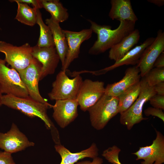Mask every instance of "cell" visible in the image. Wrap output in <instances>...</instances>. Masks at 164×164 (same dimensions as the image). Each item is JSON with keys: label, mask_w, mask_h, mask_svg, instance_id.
<instances>
[{"label": "cell", "mask_w": 164, "mask_h": 164, "mask_svg": "<svg viewBox=\"0 0 164 164\" xmlns=\"http://www.w3.org/2000/svg\"><path fill=\"white\" fill-rule=\"evenodd\" d=\"M2 103L18 110L30 118L38 117L44 123L46 128L51 130L53 139L56 144L60 143L59 133L47 114V109L52 108L48 105L36 101L31 98H22L8 94L2 95Z\"/></svg>", "instance_id": "6da1fadb"}, {"label": "cell", "mask_w": 164, "mask_h": 164, "mask_svg": "<svg viewBox=\"0 0 164 164\" xmlns=\"http://www.w3.org/2000/svg\"><path fill=\"white\" fill-rule=\"evenodd\" d=\"M90 29L95 33L97 39L88 53L97 55L105 52L120 42L135 29V23L129 21H121L118 27L112 29L109 25H100L90 19Z\"/></svg>", "instance_id": "7a4b0ae2"}, {"label": "cell", "mask_w": 164, "mask_h": 164, "mask_svg": "<svg viewBox=\"0 0 164 164\" xmlns=\"http://www.w3.org/2000/svg\"><path fill=\"white\" fill-rule=\"evenodd\" d=\"M87 111L92 126L97 130L102 129L119 113L118 97L104 94Z\"/></svg>", "instance_id": "3957f363"}, {"label": "cell", "mask_w": 164, "mask_h": 164, "mask_svg": "<svg viewBox=\"0 0 164 164\" xmlns=\"http://www.w3.org/2000/svg\"><path fill=\"white\" fill-rule=\"evenodd\" d=\"M140 81L141 88L138 98L128 109L120 114L121 124L126 126L128 130L135 125L148 119L143 117V107L145 104L156 94L153 87L149 86L144 77Z\"/></svg>", "instance_id": "277c9868"}, {"label": "cell", "mask_w": 164, "mask_h": 164, "mask_svg": "<svg viewBox=\"0 0 164 164\" xmlns=\"http://www.w3.org/2000/svg\"><path fill=\"white\" fill-rule=\"evenodd\" d=\"M32 48L28 43L18 46L0 41V52L5 54L6 62L18 73L26 68L33 60Z\"/></svg>", "instance_id": "5b68a950"}, {"label": "cell", "mask_w": 164, "mask_h": 164, "mask_svg": "<svg viewBox=\"0 0 164 164\" xmlns=\"http://www.w3.org/2000/svg\"><path fill=\"white\" fill-rule=\"evenodd\" d=\"M83 81L82 77L79 75L70 79L66 72L61 70L57 74L53 83L52 88L48 94V96L51 100L76 99Z\"/></svg>", "instance_id": "8992f818"}, {"label": "cell", "mask_w": 164, "mask_h": 164, "mask_svg": "<svg viewBox=\"0 0 164 164\" xmlns=\"http://www.w3.org/2000/svg\"><path fill=\"white\" fill-rule=\"evenodd\" d=\"M6 63L4 59H0V90L2 93L20 97H29L18 72L7 67Z\"/></svg>", "instance_id": "52a82bcc"}, {"label": "cell", "mask_w": 164, "mask_h": 164, "mask_svg": "<svg viewBox=\"0 0 164 164\" xmlns=\"http://www.w3.org/2000/svg\"><path fill=\"white\" fill-rule=\"evenodd\" d=\"M105 90L102 81L89 79L83 80L76 98L81 110L84 112L87 111L104 94Z\"/></svg>", "instance_id": "ba28073f"}, {"label": "cell", "mask_w": 164, "mask_h": 164, "mask_svg": "<svg viewBox=\"0 0 164 164\" xmlns=\"http://www.w3.org/2000/svg\"><path fill=\"white\" fill-rule=\"evenodd\" d=\"M42 68L41 64L36 59L25 69L19 72L20 78L28 91L29 97L42 103L50 105L41 95L39 82Z\"/></svg>", "instance_id": "9c48e42d"}, {"label": "cell", "mask_w": 164, "mask_h": 164, "mask_svg": "<svg viewBox=\"0 0 164 164\" xmlns=\"http://www.w3.org/2000/svg\"><path fill=\"white\" fill-rule=\"evenodd\" d=\"M34 145V143L29 141L14 123L6 133L0 132V149L5 152L12 154Z\"/></svg>", "instance_id": "30bf717a"}, {"label": "cell", "mask_w": 164, "mask_h": 164, "mask_svg": "<svg viewBox=\"0 0 164 164\" xmlns=\"http://www.w3.org/2000/svg\"><path fill=\"white\" fill-rule=\"evenodd\" d=\"M164 50V32L159 30L155 40L145 49L136 65L139 69L141 77H144L153 68L155 60Z\"/></svg>", "instance_id": "8fae6325"}, {"label": "cell", "mask_w": 164, "mask_h": 164, "mask_svg": "<svg viewBox=\"0 0 164 164\" xmlns=\"http://www.w3.org/2000/svg\"><path fill=\"white\" fill-rule=\"evenodd\" d=\"M156 136L149 146L140 147L132 154L137 156L136 160L143 159L141 164H162L164 163V136L155 129Z\"/></svg>", "instance_id": "7c38bea8"}, {"label": "cell", "mask_w": 164, "mask_h": 164, "mask_svg": "<svg viewBox=\"0 0 164 164\" xmlns=\"http://www.w3.org/2000/svg\"><path fill=\"white\" fill-rule=\"evenodd\" d=\"M33 57L42 65L40 80L49 75L53 74L60 61L55 47H32Z\"/></svg>", "instance_id": "4fadbf2b"}, {"label": "cell", "mask_w": 164, "mask_h": 164, "mask_svg": "<svg viewBox=\"0 0 164 164\" xmlns=\"http://www.w3.org/2000/svg\"><path fill=\"white\" fill-rule=\"evenodd\" d=\"M66 37L68 50L64 65L62 70L66 72L71 63L79 57L81 44L90 39L93 32L90 28L83 29L79 32L62 29Z\"/></svg>", "instance_id": "5bb4252c"}, {"label": "cell", "mask_w": 164, "mask_h": 164, "mask_svg": "<svg viewBox=\"0 0 164 164\" xmlns=\"http://www.w3.org/2000/svg\"><path fill=\"white\" fill-rule=\"evenodd\" d=\"M78 105L76 99L56 101L52 107L53 117L60 127H66L77 117Z\"/></svg>", "instance_id": "9a60e30c"}, {"label": "cell", "mask_w": 164, "mask_h": 164, "mask_svg": "<svg viewBox=\"0 0 164 164\" xmlns=\"http://www.w3.org/2000/svg\"><path fill=\"white\" fill-rule=\"evenodd\" d=\"M152 37L147 39L140 45L132 49L120 60L115 61L112 65L104 69L95 71L85 70V73H90L95 75L104 74L108 71L124 65H136L145 49L154 41Z\"/></svg>", "instance_id": "2e32d148"}, {"label": "cell", "mask_w": 164, "mask_h": 164, "mask_svg": "<svg viewBox=\"0 0 164 164\" xmlns=\"http://www.w3.org/2000/svg\"><path fill=\"white\" fill-rule=\"evenodd\" d=\"M140 71L136 65L126 69L123 78L118 82L108 84L105 87L104 94L108 96L118 97L130 87L139 82Z\"/></svg>", "instance_id": "e0dca14e"}, {"label": "cell", "mask_w": 164, "mask_h": 164, "mask_svg": "<svg viewBox=\"0 0 164 164\" xmlns=\"http://www.w3.org/2000/svg\"><path fill=\"white\" fill-rule=\"evenodd\" d=\"M54 147L61 158L60 164H74L80 159L87 157L93 159L98 155V149L94 143L88 149L76 153L71 152L61 144L55 145Z\"/></svg>", "instance_id": "ac0fdd59"}, {"label": "cell", "mask_w": 164, "mask_h": 164, "mask_svg": "<svg viewBox=\"0 0 164 164\" xmlns=\"http://www.w3.org/2000/svg\"><path fill=\"white\" fill-rule=\"evenodd\" d=\"M45 21L51 31L55 47L59 56L62 67L64 65L68 50L66 37L59 23L52 17L46 19Z\"/></svg>", "instance_id": "d6986e66"}, {"label": "cell", "mask_w": 164, "mask_h": 164, "mask_svg": "<svg viewBox=\"0 0 164 164\" xmlns=\"http://www.w3.org/2000/svg\"><path fill=\"white\" fill-rule=\"evenodd\" d=\"M108 16L112 20L129 21L135 23L138 18L132 9L130 0H111Z\"/></svg>", "instance_id": "ffe728a7"}, {"label": "cell", "mask_w": 164, "mask_h": 164, "mask_svg": "<svg viewBox=\"0 0 164 164\" xmlns=\"http://www.w3.org/2000/svg\"><path fill=\"white\" fill-rule=\"evenodd\" d=\"M140 37L139 30L135 29L110 49L109 58L115 61L120 60L138 43Z\"/></svg>", "instance_id": "44dd1931"}, {"label": "cell", "mask_w": 164, "mask_h": 164, "mask_svg": "<svg viewBox=\"0 0 164 164\" xmlns=\"http://www.w3.org/2000/svg\"><path fill=\"white\" fill-rule=\"evenodd\" d=\"M42 8L49 12L54 19L59 22H63L69 18L68 10L58 0H40Z\"/></svg>", "instance_id": "7402d4cb"}, {"label": "cell", "mask_w": 164, "mask_h": 164, "mask_svg": "<svg viewBox=\"0 0 164 164\" xmlns=\"http://www.w3.org/2000/svg\"><path fill=\"white\" fill-rule=\"evenodd\" d=\"M141 88L140 81L132 86L118 97V111L121 114L128 109L138 98Z\"/></svg>", "instance_id": "603a6c76"}, {"label": "cell", "mask_w": 164, "mask_h": 164, "mask_svg": "<svg viewBox=\"0 0 164 164\" xmlns=\"http://www.w3.org/2000/svg\"><path fill=\"white\" fill-rule=\"evenodd\" d=\"M18 8L15 19L21 23L32 26L36 23L37 9L26 3L16 2Z\"/></svg>", "instance_id": "cb8c5ba5"}, {"label": "cell", "mask_w": 164, "mask_h": 164, "mask_svg": "<svg viewBox=\"0 0 164 164\" xmlns=\"http://www.w3.org/2000/svg\"><path fill=\"white\" fill-rule=\"evenodd\" d=\"M36 23L40 29L39 36L36 45L39 47H55L51 31L43 22L39 9H37Z\"/></svg>", "instance_id": "d4e9b609"}, {"label": "cell", "mask_w": 164, "mask_h": 164, "mask_svg": "<svg viewBox=\"0 0 164 164\" xmlns=\"http://www.w3.org/2000/svg\"><path fill=\"white\" fill-rule=\"evenodd\" d=\"M143 77L148 85L151 87L164 82V67L153 68Z\"/></svg>", "instance_id": "484cf974"}, {"label": "cell", "mask_w": 164, "mask_h": 164, "mask_svg": "<svg viewBox=\"0 0 164 164\" xmlns=\"http://www.w3.org/2000/svg\"><path fill=\"white\" fill-rule=\"evenodd\" d=\"M121 151L119 148L114 145L104 150L102 155L112 164H122L119 159V154Z\"/></svg>", "instance_id": "4316f807"}, {"label": "cell", "mask_w": 164, "mask_h": 164, "mask_svg": "<svg viewBox=\"0 0 164 164\" xmlns=\"http://www.w3.org/2000/svg\"><path fill=\"white\" fill-rule=\"evenodd\" d=\"M149 101L153 107L164 110V95L155 94L150 98Z\"/></svg>", "instance_id": "83f0119b"}, {"label": "cell", "mask_w": 164, "mask_h": 164, "mask_svg": "<svg viewBox=\"0 0 164 164\" xmlns=\"http://www.w3.org/2000/svg\"><path fill=\"white\" fill-rule=\"evenodd\" d=\"M145 115L149 116L150 115L157 117L164 122V113L162 110L159 108L149 107L144 110Z\"/></svg>", "instance_id": "f1b7e54d"}, {"label": "cell", "mask_w": 164, "mask_h": 164, "mask_svg": "<svg viewBox=\"0 0 164 164\" xmlns=\"http://www.w3.org/2000/svg\"><path fill=\"white\" fill-rule=\"evenodd\" d=\"M11 154L0 151V164H15Z\"/></svg>", "instance_id": "f546056e"}, {"label": "cell", "mask_w": 164, "mask_h": 164, "mask_svg": "<svg viewBox=\"0 0 164 164\" xmlns=\"http://www.w3.org/2000/svg\"><path fill=\"white\" fill-rule=\"evenodd\" d=\"M9 1L11 2H18L28 4H32L33 6V8L36 9L42 8L40 3V0H13Z\"/></svg>", "instance_id": "4dcf8cb0"}, {"label": "cell", "mask_w": 164, "mask_h": 164, "mask_svg": "<svg viewBox=\"0 0 164 164\" xmlns=\"http://www.w3.org/2000/svg\"><path fill=\"white\" fill-rule=\"evenodd\" d=\"M164 67V53H162L155 60L153 65V67Z\"/></svg>", "instance_id": "1f68e13d"}, {"label": "cell", "mask_w": 164, "mask_h": 164, "mask_svg": "<svg viewBox=\"0 0 164 164\" xmlns=\"http://www.w3.org/2000/svg\"><path fill=\"white\" fill-rule=\"evenodd\" d=\"M103 163V159L97 156L94 158L92 162L89 161H82L77 162L74 164H102Z\"/></svg>", "instance_id": "d6a6232c"}, {"label": "cell", "mask_w": 164, "mask_h": 164, "mask_svg": "<svg viewBox=\"0 0 164 164\" xmlns=\"http://www.w3.org/2000/svg\"><path fill=\"white\" fill-rule=\"evenodd\" d=\"M156 94L164 95V82H162L153 86Z\"/></svg>", "instance_id": "836d02e7"}, {"label": "cell", "mask_w": 164, "mask_h": 164, "mask_svg": "<svg viewBox=\"0 0 164 164\" xmlns=\"http://www.w3.org/2000/svg\"><path fill=\"white\" fill-rule=\"evenodd\" d=\"M147 1L159 7L162 6L164 4V0H148Z\"/></svg>", "instance_id": "e575fe53"}, {"label": "cell", "mask_w": 164, "mask_h": 164, "mask_svg": "<svg viewBox=\"0 0 164 164\" xmlns=\"http://www.w3.org/2000/svg\"><path fill=\"white\" fill-rule=\"evenodd\" d=\"M2 93L0 90V106L2 105Z\"/></svg>", "instance_id": "d590c367"}, {"label": "cell", "mask_w": 164, "mask_h": 164, "mask_svg": "<svg viewBox=\"0 0 164 164\" xmlns=\"http://www.w3.org/2000/svg\"></svg>", "instance_id": "8d00e7d4"}]
</instances>
